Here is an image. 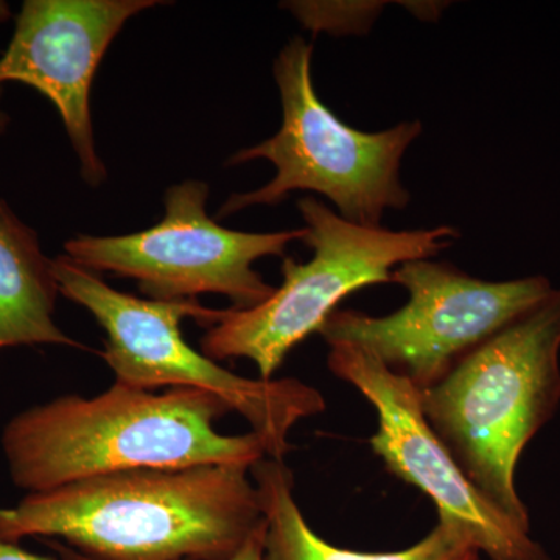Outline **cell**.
I'll use <instances>...</instances> for the list:
<instances>
[{"label":"cell","instance_id":"obj_1","mask_svg":"<svg viewBox=\"0 0 560 560\" xmlns=\"http://www.w3.org/2000/svg\"><path fill=\"white\" fill-rule=\"evenodd\" d=\"M250 467L98 475L0 508V540L55 537L94 560H230L264 525Z\"/></svg>","mask_w":560,"mask_h":560},{"label":"cell","instance_id":"obj_2","mask_svg":"<svg viewBox=\"0 0 560 560\" xmlns=\"http://www.w3.org/2000/svg\"><path fill=\"white\" fill-rule=\"evenodd\" d=\"M230 412L205 390L158 394L114 382L98 396L66 394L13 416L2 451L11 481L27 493L116 471L268 458L259 434L220 433L217 422Z\"/></svg>","mask_w":560,"mask_h":560},{"label":"cell","instance_id":"obj_3","mask_svg":"<svg viewBox=\"0 0 560 560\" xmlns=\"http://www.w3.org/2000/svg\"><path fill=\"white\" fill-rule=\"evenodd\" d=\"M560 290L419 390L431 429L482 495L530 529L518 459L560 404Z\"/></svg>","mask_w":560,"mask_h":560},{"label":"cell","instance_id":"obj_4","mask_svg":"<svg viewBox=\"0 0 560 560\" xmlns=\"http://www.w3.org/2000/svg\"><path fill=\"white\" fill-rule=\"evenodd\" d=\"M60 294L86 308L105 330L102 359L116 382L154 390L197 389L213 394L249 423L267 445L268 458L283 460L290 433L301 420L326 410L323 394L298 378H246L221 366L184 340L180 320L215 326L224 311L197 300L154 301L109 287L97 272L68 256L51 259Z\"/></svg>","mask_w":560,"mask_h":560},{"label":"cell","instance_id":"obj_5","mask_svg":"<svg viewBox=\"0 0 560 560\" xmlns=\"http://www.w3.org/2000/svg\"><path fill=\"white\" fill-rule=\"evenodd\" d=\"M313 46L296 36L276 58V83L282 101V127L231 156L228 165L270 161L276 176L260 189L234 194L219 219L253 206H278L294 190L329 198L342 219L378 228L388 209H405L410 191L400 179L405 151L422 132L420 121H401L389 130L364 132L342 124L319 101L312 79Z\"/></svg>","mask_w":560,"mask_h":560},{"label":"cell","instance_id":"obj_6","mask_svg":"<svg viewBox=\"0 0 560 560\" xmlns=\"http://www.w3.org/2000/svg\"><path fill=\"white\" fill-rule=\"evenodd\" d=\"M305 221V245L313 250L307 264L282 259V285L256 307L228 308L209 327L201 349L209 359H246L271 381L291 350L318 334L337 305L364 287L393 283V271L405 261L438 256L459 231H389L361 226L342 219L313 197L298 201Z\"/></svg>","mask_w":560,"mask_h":560},{"label":"cell","instance_id":"obj_7","mask_svg":"<svg viewBox=\"0 0 560 560\" xmlns=\"http://www.w3.org/2000/svg\"><path fill=\"white\" fill-rule=\"evenodd\" d=\"M393 282L410 298L399 311L386 316L337 311L318 334L329 346L368 350L419 390L440 383L460 360L555 291L544 276L489 282L430 259L399 265Z\"/></svg>","mask_w":560,"mask_h":560},{"label":"cell","instance_id":"obj_8","mask_svg":"<svg viewBox=\"0 0 560 560\" xmlns=\"http://www.w3.org/2000/svg\"><path fill=\"white\" fill-rule=\"evenodd\" d=\"M208 197V184L184 180L165 194V215L156 226L119 237L77 235L66 242V256L97 275L135 279L149 300L221 294L237 311L256 307L276 287L265 282L254 264L264 257L285 259L287 246L304 241L305 230H226L206 213Z\"/></svg>","mask_w":560,"mask_h":560},{"label":"cell","instance_id":"obj_9","mask_svg":"<svg viewBox=\"0 0 560 560\" xmlns=\"http://www.w3.org/2000/svg\"><path fill=\"white\" fill-rule=\"evenodd\" d=\"M327 366L359 390L377 411L378 427L370 445L386 470L425 493L438 510V522L466 533L490 560H552L529 530L471 485L420 408L419 389L394 374L368 350L329 346Z\"/></svg>","mask_w":560,"mask_h":560},{"label":"cell","instance_id":"obj_10","mask_svg":"<svg viewBox=\"0 0 560 560\" xmlns=\"http://www.w3.org/2000/svg\"><path fill=\"white\" fill-rule=\"evenodd\" d=\"M156 5L158 0H25L0 57V86L27 84L54 103L90 186L106 178L92 132V81L124 25Z\"/></svg>","mask_w":560,"mask_h":560},{"label":"cell","instance_id":"obj_11","mask_svg":"<svg viewBox=\"0 0 560 560\" xmlns=\"http://www.w3.org/2000/svg\"><path fill=\"white\" fill-rule=\"evenodd\" d=\"M267 522L265 560H474L481 556L458 526L438 522L423 539L400 551L366 552L335 547L305 521L294 499V477L283 460L250 467Z\"/></svg>","mask_w":560,"mask_h":560},{"label":"cell","instance_id":"obj_12","mask_svg":"<svg viewBox=\"0 0 560 560\" xmlns=\"http://www.w3.org/2000/svg\"><path fill=\"white\" fill-rule=\"evenodd\" d=\"M60 294L38 234L0 200V350L18 346L84 349L55 323Z\"/></svg>","mask_w":560,"mask_h":560},{"label":"cell","instance_id":"obj_13","mask_svg":"<svg viewBox=\"0 0 560 560\" xmlns=\"http://www.w3.org/2000/svg\"><path fill=\"white\" fill-rule=\"evenodd\" d=\"M265 533H267V522H264V525L250 534L249 539L230 560H265ZM49 547L60 556L61 560H94L73 550L62 541L50 540Z\"/></svg>","mask_w":560,"mask_h":560},{"label":"cell","instance_id":"obj_14","mask_svg":"<svg viewBox=\"0 0 560 560\" xmlns=\"http://www.w3.org/2000/svg\"><path fill=\"white\" fill-rule=\"evenodd\" d=\"M0 560H55L46 556L35 555L24 550L20 544H10V541L0 540Z\"/></svg>","mask_w":560,"mask_h":560},{"label":"cell","instance_id":"obj_15","mask_svg":"<svg viewBox=\"0 0 560 560\" xmlns=\"http://www.w3.org/2000/svg\"><path fill=\"white\" fill-rule=\"evenodd\" d=\"M0 97H2V86H0ZM7 124H9V116L0 110V132L5 130Z\"/></svg>","mask_w":560,"mask_h":560},{"label":"cell","instance_id":"obj_16","mask_svg":"<svg viewBox=\"0 0 560 560\" xmlns=\"http://www.w3.org/2000/svg\"><path fill=\"white\" fill-rule=\"evenodd\" d=\"M2 11H5V9H3V7H0V20H2L3 18Z\"/></svg>","mask_w":560,"mask_h":560},{"label":"cell","instance_id":"obj_17","mask_svg":"<svg viewBox=\"0 0 560 560\" xmlns=\"http://www.w3.org/2000/svg\"><path fill=\"white\" fill-rule=\"evenodd\" d=\"M474 560H482V556H477Z\"/></svg>","mask_w":560,"mask_h":560}]
</instances>
